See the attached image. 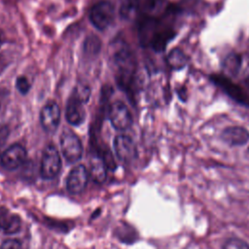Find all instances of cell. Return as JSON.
I'll list each match as a JSON object with an SVG mask.
<instances>
[{
  "instance_id": "1",
  "label": "cell",
  "mask_w": 249,
  "mask_h": 249,
  "mask_svg": "<svg viewBox=\"0 0 249 249\" xmlns=\"http://www.w3.org/2000/svg\"><path fill=\"white\" fill-rule=\"evenodd\" d=\"M112 58L117 83L120 87L127 89L132 83L136 68L132 53L125 46H121L115 50Z\"/></svg>"
},
{
  "instance_id": "2",
  "label": "cell",
  "mask_w": 249,
  "mask_h": 249,
  "mask_svg": "<svg viewBox=\"0 0 249 249\" xmlns=\"http://www.w3.org/2000/svg\"><path fill=\"white\" fill-rule=\"evenodd\" d=\"M60 148L65 160L78 161L83 154V146L79 137L70 129H64L60 135Z\"/></svg>"
},
{
  "instance_id": "3",
  "label": "cell",
  "mask_w": 249,
  "mask_h": 249,
  "mask_svg": "<svg viewBox=\"0 0 249 249\" xmlns=\"http://www.w3.org/2000/svg\"><path fill=\"white\" fill-rule=\"evenodd\" d=\"M210 79L215 85L221 88L224 92L228 94L231 99L249 108V94L242 88H240L238 85L231 82V79L223 75H212Z\"/></svg>"
},
{
  "instance_id": "4",
  "label": "cell",
  "mask_w": 249,
  "mask_h": 249,
  "mask_svg": "<svg viewBox=\"0 0 249 249\" xmlns=\"http://www.w3.org/2000/svg\"><path fill=\"white\" fill-rule=\"evenodd\" d=\"M114 6L109 1L96 3L89 12V20L99 30L107 28L114 19Z\"/></svg>"
},
{
  "instance_id": "5",
  "label": "cell",
  "mask_w": 249,
  "mask_h": 249,
  "mask_svg": "<svg viewBox=\"0 0 249 249\" xmlns=\"http://www.w3.org/2000/svg\"><path fill=\"white\" fill-rule=\"evenodd\" d=\"M61 160L56 148L49 145L44 150L41 161V176L46 179H53L60 170Z\"/></svg>"
},
{
  "instance_id": "6",
  "label": "cell",
  "mask_w": 249,
  "mask_h": 249,
  "mask_svg": "<svg viewBox=\"0 0 249 249\" xmlns=\"http://www.w3.org/2000/svg\"><path fill=\"white\" fill-rule=\"evenodd\" d=\"M108 116L112 125L118 130H125L132 124V117L128 108L120 100H117L110 105Z\"/></svg>"
},
{
  "instance_id": "7",
  "label": "cell",
  "mask_w": 249,
  "mask_h": 249,
  "mask_svg": "<svg viewBox=\"0 0 249 249\" xmlns=\"http://www.w3.org/2000/svg\"><path fill=\"white\" fill-rule=\"evenodd\" d=\"M89 172L85 165L79 164L71 169L67 176L66 187L70 194L78 195L82 193L88 184Z\"/></svg>"
},
{
  "instance_id": "8",
  "label": "cell",
  "mask_w": 249,
  "mask_h": 249,
  "mask_svg": "<svg viewBox=\"0 0 249 249\" xmlns=\"http://www.w3.org/2000/svg\"><path fill=\"white\" fill-rule=\"evenodd\" d=\"M25 158L26 151L24 147L19 144H14L2 154L0 158V163L4 168L13 170L21 165L25 160Z\"/></svg>"
},
{
  "instance_id": "9",
  "label": "cell",
  "mask_w": 249,
  "mask_h": 249,
  "mask_svg": "<svg viewBox=\"0 0 249 249\" xmlns=\"http://www.w3.org/2000/svg\"><path fill=\"white\" fill-rule=\"evenodd\" d=\"M60 120V110L56 102L50 101L48 102L41 110L40 121L43 128L48 132H53L58 124Z\"/></svg>"
},
{
  "instance_id": "10",
  "label": "cell",
  "mask_w": 249,
  "mask_h": 249,
  "mask_svg": "<svg viewBox=\"0 0 249 249\" xmlns=\"http://www.w3.org/2000/svg\"><path fill=\"white\" fill-rule=\"evenodd\" d=\"M114 149L118 159L129 162L136 157V147L133 140L127 135H118L114 140Z\"/></svg>"
},
{
  "instance_id": "11",
  "label": "cell",
  "mask_w": 249,
  "mask_h": 249,
  "mask_svg": "<svg viewBox=\"0 0 249 249\" xmlns=\"http://www.w3.org/2000/svg\"><path fill=\"white\" fill-rule=\"evenodd\" d=\"M65 117L67 122L72 125L81 124L86 118L84 103L75 95H72L67 101Z\"/></svg>"
},
{
  "instance_id": "12",
  "label": "cell",
  "mask_w": 249,
  "mask_h": 249,
  "mask_svg": "<svg viewBox=\"0 0 249 249\" xmlns=\"http://www.w3.org/2000/svg\"><path fill=\"white\" fill-rule=\"evenodd\" d=\"M221 138L231 146H241L249 140V132L242 126H230L223 130Z\"/></svg>"
},
{
  "instance_id": "13",
  "label": "cell",
  "mask_w": 249,
  "mask_h": 249,
  "mask_svg": "<svg viewBox=\"0 0 249 249\" xmlns=\"http://www.w3.org/2000/svg\"><path fill=\"white\" fill-rule=\"evenodd\" d=\"M175 36V32L171 29H157L155 34L153 35L150 46L155 52H162L167 43Z\"/></svg>"
},
{
  "instance_id": "14",
  "label": "cell",
  "mask_w": 249,
  "mask_h": 249,
  "mask_svg": "<svg viewBox=\"0 0 249 249\" xmlns=\"http://www.w3.org/2000/svg\"><path fill=\"white\" fill-rule=\"evenodd\" d=\"M20 229V218L16 214L3 213L0 215V231L6 234H13Z\"/></svg>"
},
{
  "instance_id": "15",
  "label": "cell",
  "mask_w": 249,
  "mask_h": 249,
  "mask_svg": "<svg viewBox=\"0 0 249 249\" xmlns=\"http://www.w3.org/2000/svg\"><path fill=\"white\" fill-rule=\"evenodd\" d=\"M89 176L95 183H103L106 179L107 167L99 156L94 157L90 160Z\"/></svg>"
},
{
  "instance_id": "16",
  "label": "cell",
  "mask_w": 249,
  "mask_h": 249,
  "mask_svg": "<svg viewBox=\"0 0 249 249\" xmlns=\"http://www.w3.org/2000/svg\"><path fill=\"white\" fill-rule=\"evenodd\" d=\"M167 63L173 69H181L187 63V57L181 50L174 49L167 55Z\"/></svg>"
},
{
  "instance_id": "17",
  "label": "cell",
  "mask_w": 249,
  "mask_h": 249,
  "mask_svg": "<svg viewBox=\"0 0 249 249\" xmlns=\"http://www.w3.org/2000/svg\"><path fill=\"white\" fill-rule=\"evenodd\" d=\"M241 61L242 59L239 54L231 53L225 59V68L230 74L236 75L240 69Z\"/></svg>"
},
{
  "instance_id": "18",
  "label": "cell",
  "mask_w": 249,
  "mask_h": 249,
  "mask_svg": "<svg viewBox=\"0 0 249 249\" xmlns=\"http://www.w3.org/2000/svg\"><path fill=\"white\" fill-rule=\"evenodd\" d=\"M100 41L95 36L89 37L84 45V52L88 55H94L100 50Z\"/></svg>"
},
{
  "instance_id": "19",
  "label": "cell",
  "mask_w": 249,
  "mask_h": 249,
  "mask_svg": "<svg viewBox=\"0 0 249 249\" xmlns=\"http://www.w3.org/2000/svg\"><path fill=\"white\" fill-rule=\"evenodd\" d=\"M223 249H249V245L240 238L231 237L225 241Z\"/></svg>"
},
{
  "instance_id": "20",
  "label": "cell",
  "mask_w": 249,
  "mask_h": 249,
  "mask_svg": "<svg viewBox=\"0 0 249 249\" xmlns=\"http://www.w3.org/2000/svg\"><path fill=\"white\" fill-rule=\"evenodd\" d=\"M73 95H75L78 99H80L83 103H85L89 98L90 89L89 87H87L85 85H79L78 87H76Z\"/></svg>"
},
{
  "instance_id": "21",
  "label": "cell",
  "mask_w": 249,
  "mask_h": 249,
  "mask_svg": "<svg viewBox=\"0 0 249 249\" xmlns=\"http://www.w3.org/2000/svg\"><path fill=\"white\" fill-rule=\"evenodd\" d=\"M103 162L105 163L107 169H110V170H114L116 168V162L114 160V158H113V155L111 153V151L108 149V148H105L101 151V155L99 156Z\"/></svg>"
},
{
  "instance_id": "22",
  "label": "cell",
  "mask_w": 249,
  "mask_h": 249,
  "mask_svg": "<svg viewBox=\"0 0 249 249\" xmlns=\"http://www.w3.org/2000/svg\"><path fill=\"white\" fill-rule=\"evenodd\" d=\"M16 87L18 89V90L21 93V94H26L29 89H30V83L28 82L27 78L24 76H19L17 79L16 82Z\"/></svg>"
},
{
  "instance_id": "23",
  "label": "cell",
  "mask_w": 249,
  "mask_h": 249,
  "mask_svg": "<svg viewBox=\"0 0 249 249\" xmlns=\"http://www.w3.org/2000/svg\"><path fill=\"white\" fill-rule=\"evenodd\" d=\"M0 249H20V243L17 239H7L1 244Z\"/></svg>"
},
{
  "instance_id": "24",
  "label": "cell",
  "mask_w": 249,
  "mask_h": 249,
  "mask_svg": "<svg viewBox=\"0 0 249 249\" xmlns=\"http://www.w3.org/2000/svg\"><path fill=\"white\" fill-rule=\"evenodd\" d=\"M164 0H143V6L147 11H153Z\"/></svg>"
},
{
  "instance_id": "25",
  "label": "cell",
  "mask_w": 249,
  "mask_h": 249,
  "mask_svg": "<svg viewBox=\"0 0 249 249\" xmlns=\"http://www.w3.org/2000/svg\"><path fill=\"white\" fill-rule=\"evenodd\" d=\"M10 133V129L7 125H0V147L6 142Z\"/></svg>"
},
{
  "instance_id": "26",
  "label": "cell",
  "mask_w": 249,
  "mask_h": 249,
  "mask_svg": "<svg viewBox=\"0 0 249 249\" xmlns=\"http://www.w3.org/2000/svg\"><path fill=\"white\" fill-rule=\"evenodd\" d=\"M2 38H3V34H2V32L0 31V44H1V42H2Z\"/></svg>"
},
{
  "instance_id": "27",
  "label": "cell",
  "mask_w": 249,
  "mask_h": 249,
  "mask_svg": "<svg viewBox=\"0 0 249 249\" xmlns=\"http://www.w3.org/2000/svg\"><path fill=\"white\" fill-rule=\"evenodd\" d=\"M247 83H249V77H248V79H247Z\"/></svg>"
},
{
  "instance_id": "28",
  "label": "cell",
  "mask_w": 249,
  "mask_h": 249,
  "mask_svg": "<svg viewBox=\"0 0 249 249\" xmlns=\"http://www.w3.org/2000/svg\"><path fill=\"white\" fill-rule=\"evenodd\" d=\"M248 152H249V149H248Z\"/></svg>"
}]
</instances>
